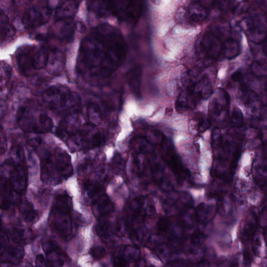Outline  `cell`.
Returning a JSON list of instances; mask_svg holds the SVG:
<instances>
[{"instance_id":"cell-1","label":"cell","mask_w":267,"mask_h":267,"mask_svg":"<svg viewBox=\"0 0 267 267\" xmlns=\"http://www.w3.org/2000/svg\"><path fill=\"white\" fill-rule=\"evenodd\" d=\"M127 52L128 46L120 31L106 24L100 25L83 39L77 71L87 82L103 80L122 64Z\"/></svg>"},{"instance_id":"cell-2","label":"cell","mask_w":267,"mask_h":267,"mask_svg":"<svg viewBox=\"0 0 267 267\" xmlns=\"http://www.w3.org/2000/svg\"><path fill=\"white\" fill-rule=\"evenodd\" d=\"M17 121L26 133L45 134L50 132L54 127L51 118L33 101L25 102L19 109Z\"/></svg>"},{"instance_id":"cell-3","label":"cell","mask_w":267,"mask_h":267,"mask_svg":"<svg viewBox=\"0 0 267 267\" xmlns=\"http://www.w3.org/2000/svg\"><path fill=\"white\" fill-rule=\"evenodd\" d=\"M42 101L50 111L65 114L79 111L80 98L77 93L64 85H55L43 93Z\"/></svg>"},{"instance_id":"cell-4","label":"cell","mask_w":267,"mask_h":267,"mask_svg":"<svg viewBox=\"0 0 267 267\" xmlns=\"http://www.w3.org/2000/svg\"><path fill=\"white\" fill-rule=\"evenodd\" d=\"M49 52L44 46H21L15 54L16 62L20 73L27 77L35 75L39 70L45 67Z\"/></svg>"},{"instance_id":"cell-5","label":"cell","mask_w":267,"mask_h":267,"mask_svg":"<svg viewBox=\"0 0 267 267\" xmlns=\"http://www.w3.org/2000/svg\"><path fill=\"white\" fill-rule=\"evenodd\" d=\"M72 201L66 194L57 196L49 217V224L61 237L69 238L73 233Z\"/></svg>"},{"instance_id":"cell-6","label":"cell","mask_w":267,"mask_h":267,"mask_svg":"<svg viewBox=\"0 0 267 267\" xmlns=\"http://www.w3.org/2000/svg\"><path fill=\"white\" fill-rule=\"evenodd\" d=\"M148 201L144 197L138 196L132 199L125 209L123 222L125 230L131 240L139 243L141 238V226L147 212Z\"/></svg>"},{"instance_id":"cell-7","label":"cell","mask_w":267,"mask_h":267,"mask_svg":"<svg viewBox=\"0 0 267 267\" xmlns=\"http://www.w3.org/2000/svg\"><path fill=\"white\" fill-rule=\"evenodd\" d=\"M208 109V120L216 129H224L230 121V98L229 93L222 88L212 93Z\"/></svg>"},{"instance_id":"cell-8","label":"cell","mask_w":267,"mask_h":267,"mask_svg":"<svg viewBox=\"0 0 267 267\" xmlns=\"http://www.w3.org/2000/svg\"><path fill=\"white\" fill-rule=\"evenodd\" d=\"M105 140V136L96 127L86 123L78 127L66 142L70 149L75 151L98 147Z\"/></svg>"},{"instance_id":"cell-9","label":"cell","mask_w":267,"mask_h":267,"mask_svg":"<svg viewBox=\"0 0 267 267\" xmlns=\"http://www.w3.org/2000/svg\"><path fill=\"white\" fill-rule=\"evenodd\" d=\"M199 46L201 56L209 60H217L224 55L223 40L213 33L208 32L204 35Z\"/></svg>"},{"instance_id":"cell-10","label":"cell","mask_w":267,"mask_h":267,"mask_svg":"<svg viewBox=\"0 0 267 267\" xmlns=\"http://www.w3.org/2000/svg\"><path fill=\"white\" fill-rule=\"evenodd\" d=\"M52 9L48 6H33L27 9L23 15L21 23L25 28H35L48 22Z\"/></svg>"},{"instance_id":"cell-11","label":"cell","mask_w":267,"mask_h":267,"mask_svg":"<svg viewBox=\"0 0 267 267\" xmlns=\"http://www.w3.org/2000/svg\"><path fill=\"white\" fill-rule=\"evenodd\" d=\"M41 178L43 183L56 185L62 180L60 177L56 166L54 152L46 150L41 158Z\"/></svg>"},{"instance_id":"cell-12","label":"cell","mask_w":267,"mask_h":267,"mask_svg":"<svg viewBox=\"0 0 267 267\" xmlns=\"http://www.w3.org/2000/svg\"><path fill=\"white\" fill-rule=\"evenodd\" d=\"M12 167L9 180L14 190L18 194L23 193L28 184V173L26 162H17L9 160Z\"/></svg>"},{"instance_id":"cell-13","label":"cell","mask_w":267,"mask_h":267,"mask_svg":"<svg viewBox=\"0 0 267 267\" xmlns=\"http://www.w3.org/2000/svg\"><path fill=\"white\" fill-rule=\"evenodd\" d=\"M140 257V251L137 247L124 245L117 251L112 261L115 266H128L130 263L137 262Z\"/></svg>"},{"instance_id":"cell-14","label":"cell","mask_w":267,"mask_h":267,"mask_svg":"<svg viewBox=\"0 0 267 267\" xmlns=\"http://www.w3.org/2000/svg\"><path fill=\"white\" fill-rule=\"evenodd\" d=\"M79 111H73L65 115L56 129V134L61 140L67 141L75 132L78 127Z\"/></svg>"},{"instance_id":"cell-15","label":"cell","mask_w":267,"mask_h":267,"mask_svg":"<svg viewBox=\"0 0 267 267\" xmlns=\"http://www.w3.org/2000/svg\"><path fill=\"white\" fill-rule=\"evenodd\" d=\"M42 248L45 254L48 266L64 265L66 255L57 242L52 240L46 241L43 243Z\"/></svg>"},{"instance_id":"cell-16","label":"cell","mask_w":267,"mask_h":267,"mask_svg":"<svg viewBox=\"0 0 267 267\" xmlns=\"http://www.w3.org/2000/svg\"><path fill=\"white\" fill-rule=\"evenodd\" d=\"M54 159L58 174L62 180H67L73 174L70 155L64 150L57 148L54 150Z\"/></svg>"},{"instance_id":"cell-17","label":"cell","mask_w":267,"mask_h":267,"mask_svg":"<svg viewBox=\"0 0 267 267\" xmlns=\"http://www.w3.org/2000/svg\"><path fill=\"white\" fill-rule=\"evenodd\" d=\"M14 193H17L9 180L6 177L0 176V209H9L13 204L17 202L14 200Z\"/></svg>"},{"instance_id":"cell-18","label":"cell","mask_w":267,"mask_h":267,"mask_svg":"<svg viewBox=\"0 0 267 267\" xmlns=\"http://www.w3.org/2000/svg\"><path fill=\"white\" fill-rule=\"evenodd\" d=\"M65 66V56L60 50L54 49L49 52L45 68L49 74L52 76L60 74Z\"/></svg>"},{"instance_id":"cell-19","label":"cell","mask_w":267,"mask_h":267,"mask_svg":"<svg viewBox=\"0 0 267 267\" xmlns=\"http://www.w3.org/2000/svg\"><path fill=\"white\" fill-rule=\"evenodd\" d=\"M6 233L10 240L20 246L29 243L33 238L32 233L21 227H11Z\"/></svg>"},{"instance_id":"cell-20","label":"cell","mask_w":267,"mask_h":267,"mask_svg":"<svg viewBox=\"0 0 267 267\" xmlns=\"http://www.w3.org/2000/svg\"><path fill=\"white\" fill-rule=\"evenodd\" d=\"M95 215L99 218H107L115 211V206L104 193L92 205Z\"/></svg>"},{"instance_id":"cell-21","label":"cell","mask_w":267,"mask_h":267,"mask_svg":"<svg viewBox=\"0 0 267 267\" xmlns=\"http://www.w3.org/2000/svg\"><path fill=\"white\" fill-rule=\"evenodd\" d=\"M79 3L74 0H66L60 5L56 11V21L70 20L75 14Z\"/></svg>"},{"instance_id":"cell-22","label":"cell","mask_w":267,"mask_h":267,"mask_svg":"<svg viewBox=\"0 0 267 267\" xmlns=\"http://www.w3.org/2000/svg\"><path fill=\"white\" fill-rule=\"evenodd\" d=\"M132 148L134 153H153L154 145L146 136H137L132 140Z\"/></svg>"},{"instance_id":"cell-23","label":"cell","mask_w":267,"mask_h":267,"mask_svg":"<svg viewBox=\"0 0 267 267\" xmlns=\"http://www.w3.org/2000/svg\"><path fill=\"white\" fill-rule=\"evenodd\" d=\"M73 29L70 20L56 21L52 28V33L58 38L69 39L72 37Z\"/></svg>"},{"instance_id":"cell-24","label":"cell","mask_w":267,"mask_h":267,"mask_svg":"<svg viewBox=\"0 0 267 267\" xmlns=\"http://www.w3.org/2000/svg\"><path fill=\"white\" fill-rule=\"evenodd\" d=\"M208 13L207 9L198 3L191 4L187 9L188 17L195 22L205 20Z\"/></svg>"},{"instance_id":"cell-25","label":"cell","mask_w":267,"mask_h":267,"mask_svg":"<svg viewBox=\"0 0 267 267\" xmlns=\"http://www.w3.org/2000/svg\"><path fill=\"white\" fill-rule=\"evenodd\" d=\"M223 39L224 42V55L229 59L237 57L241 50L238 40L232 36H226Z\"/></svg>"},{"instance_id":"cell-26","label":"cell","mask_w":267,"mask_h":267,"mask_svg":"<svg viewBox=\"0 0 267 267\" xmlns=\"http://www.w3.org/2000/svg\"><path fill=\"white\" fill-rule=\"evenodd\" d=\"M88 123L93 126L98 127L103 120V115L100 106L95 103H90L86 109Z\"/></svg>"},{"instance_id":"cell-27","label":"cell","mask_w":267,"mask_h":267,"mask_svg":"<svg viewBox=\"0 0 267 267\" xmlns=\"http://www.w3.org/2000/svg\"><path fill=\"white\" fill-rule=\"evenodd\" d=\"M210 126L208 119L200 113L197 115L190 122V129L192 133L195 134L205 132Z\"/></svg>"},{"instance_id":"cell-28","label":"cell","mask_w":267,"mask_h":267,"mask_svg":"<svg viewBox=\"0 0 267 267\" xmlns=\"http://www.w3.org/2000/svg\"><path fill=\"white\" fill-rule=\"evenodd\" d=\"M141 72L139 67L133 68L128 73V80L131 89L137 95H139Z\"/></svg>"},{"instance_id":"cell-29","label":"cell","mask_w":267,"mask_h":267,"mask_svg":"<svg viewBox=\"0 0 267 267\" xmlns=\"http://www.w3.org/2000/svg\"><path fill=\"white\" fill-rule=\"evenodd\" d=\"M21 214L26 223L29 224L36 223L39 220V214L29 202H25L21 206Z\"/></svg>"},{"instance_id":"cell-30","label":"cell","mask_w":267,"mask_h":267,"mask_svg":"<svg viewBox=\"0 0 267 267\" xmlns=\"http://www.w3.org/2000/svg\"><path fill=\"white\" fill-rule=\"evenodd\" d=\"M105 218L99 219L96 229L99 236L106 242L111 239L113 231L111 224Z\"/></svg>"},{"instance_id":"cell-31","label":"cell","mask_w":267,"mask_h":267,"mask_svg":"<svg viewBox=\"0 0 267 267\" xmlns=\"http://www.w3.org/2000/svg\"><path fill=\"white\" fill-rule=\"evenodd\" d=\"M238 93L240 100L246 104L252 103L257 98V94L244 83L240 85Z\"/></svg>"},{"instance_id":"cell-32","label":"cell","mask_w":267,"mask_h":267,"mask_svg":"<svg viewBox=\"0 0 267 267\" xmlns=\"http://www.w3.org/2000/svg\"><path fill=\"white\" fill-rule=\"evenodd\" d=\"M12 72V68L7 63L0 62V90L5 88L9 83Z\"/></svg>"},{"instance_id":"cell-33","label":"cell","mask_w":267,"mask_h":267,"mask_svg":"<svg viewBox=\"0 0 267 267\" xmlns=\"http://www.w3.org/2000/svg\"><path fill=\"white\" fill-rule=\"evenodd\" d=\"M15 33V28L10 22L8 18L0 22V39L8 40L12 38Z\"/></svg>"},{"instance_id":"cell-34","label":"cell","mask_w":267,"mask_h":267,"mask_svg":"<svg viewBox=\"0 0 267 267\" xmlns=\"http://www.w3.org/2000/svg\"><path fill=\"white\" fill-rule=\"evenodd\" d=\"M229 124L231 125L232 128H242L243 125V116L239 108H235L233 109Z\"/></svg>"},{"instance_id":"cell-35","label":"cell","mask_w":267,"mask_h":267,"mask_svg":"<svg viewBox=\"0 0 267 267\" xmlns=\"http://www.w3.org/2000/svg\"><path fill=\"white\" fill-rule=\"evenodd\" d=\"M107 254L106 249L101 245H95L90 250V254L93 259L99 260L103 258Z\"/></svg>"},{"instance_id":"cell-36","label":"cell","mask_w":267,"mask_h":267,"mask_svg":"<svg viewBox=\"0 0 267 267\" xmlns=\"http://www.w3.org/2000/svg\"><path fill=\"white\" fill-rule=\"evenodd\" d=\"M111 168L106 165H101L99 166L95 174V177L97 180L99 181H106L110 176V170Z\"/></svg>"},{"instance_id":"cell-37","label":"cell","mask_w":267,"mask_h":267,"mask_svg":"<svg viewBox=\"0 0 267 267\" xmlns=\"http://www.w3.org/2000/svg\"><path fill=\"white\" fill-rule=\"evenodd\" d=\"M210 210L203 205H200L197 209V215L199 221L202 223L207 222L210 216Z\"/></svg>"},{"instance_id":"cell-38","label":"cell","mask_w":267,"mask_h":267,"mask_svg":"<svg viewBox=\"0 0 267 267\" xmlns=\"http://www.w3.org/2000/svg\"><path fill=\"white\" fill-rule=\"evenodd\" d=\"M39 134L26 133V142L27 144L33 147L39 146L41 143L42 139L38 136Z\"/></svg>"},{"instance_id":"cell-39","label":"cell","mask_w":267,"mask_h":267,"mask_svg":"<svg viewBox=\"0 0 267 267\" xmlns=\"http://www.w3.org/2000/svg\"><path fill=\"white\" fill-rule=\"evenodd\" d=\"M7 140L6 136L0 127V154L5 152L7 149Z\"/></svg>"},{"instance_id":"cell-40","label":"cell","mask_w":267,"mask_h":267,"mask_svg":"<svg viewBox=\"0 0 267 267\" xmlns=\"http://www.w3.org/2000/svg\"><path fill=\"white\" fill-rule=\"evenodd\" d=\"M168 228V222L166 218H161L157 224V230L160 232H165Z\"/></svg>"},{"instance_id":"cell-41","label":"cell","mask_w":267,"mask_h":267,"mask_svg":"<svg viewBox=\"0 0 267 267\" xmlns=\"http://www.w3.org/2000/svg\"><path fill=\"white\" fill-rule=\"evenodd\" d=\"M202 234L199 231L193 233L192 237V243L195 245H199L203 239Z\"/></svg>"},{"instance_id":"cell-42","label":"cell","mask_w":267,"mask_h":267,"mask_svg":"<svg viewBox=\"0 0 267 267\" xmlns=\"http://www.w3.org/2000/svg\"><path fill=\"white\" fill-rule=\"evenodd\" d=\"M36 265L38 266H48V262L42 254L37 256L36 259Z\"/></svg>"},{"instance_id":"cell-43","label":"cell","mask_w":267,"mask_h":267,"mask_svg":"<svg viewBox=\"0 0 267 267\" xmlns=\"http://www.w3.org/2000/svg\"><path fill=\"white\" fill-rule=\"evenodd\" d=\"M243 78V73L240 71H237L234 73L232 76V79L234 82H240Z\"/></svg>"},{"instance_id":"cell-44","label":"cell","mask_w":267,"mask_h":267,"mask_svg":"<svg viewBox=\"0 0 267 267\" xmlns=\"http://www.w3.org/2000/svg\"><path fill=\"white\" fill-rule=\"evenodd\" d=\"M76 28L78 32L83 34L85 32L86 28L83 22L81 21H78L76 24Z\"/></svg>"},{"instance_id":"cell-45","label":"cell","mask_w":267,"mask_h":267,"mask_svg":"<svg viewBox=\"0 0 267 267\" xmlns=\"http://www.w3.org/2000/svg\"><path fill=\"white\" fill-rule=\"evenodd\" d=\"M13 3L17 6H22L30 3L33 0H12Z\"/></svg>"},{"instance_id":"cell-46","label":"cell","mask_w":267,"mask_h":267,"mask_svg":"<svg viewBox=\"0 0 267 267\" xmlns=\"http://www.w3.org/2000/svg\"><path fill=\"white\" fill-rule=\"evenodd\" d=\"M5 15V14L1 10H0V20L2 19Z\"/></svg>"},{"instance_id":"cell-47","label":"cell","mask_w":267,"mask_h":267,"mask_svg":"<svg viewBox=\"0 0 267 267\" xmlns=\"http://www.w3.org/2000/svg\"><path fill=\"white\" fill-rule=\"evenodd\" d=\"M74 1H75L78 3H80V0H74Z\"/></svg>"}]
</instances>
